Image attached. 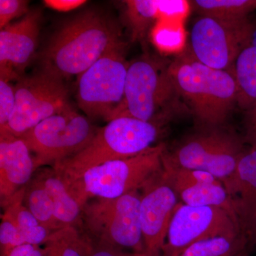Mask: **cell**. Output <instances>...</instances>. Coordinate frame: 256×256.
I'll return each instance as SVG.
<instances>
[{
	"label": "cell",
	"mask_w": 256,
	"mask_h": 256,
	"mask_svg": "<svg viewBox=\"0 0 256 256\" xmlns=\"http://www.w3.org/2000/svg\"><path fill=\"white\" fill-rule=\"evenodd\" d=\"M124 46L112 20L99 11L87 10L54 34L42 52V68L63 79L80 76L104 56Z\"/></svg>",
	"instance_id": "1"
},
{
	"label": "cell",
	"mask_w": 256,
	"mask_h": 256,
	"mask_svg": "<svg viewBox=\"0 0 256 256\" xmlns=\"http://www.w3.org/2000/svg\"><path fill=\"white\" fill-rule=\"evenodd\" d=\"M172 80L180 99L190 108L201 128L222 127L237 106V84L233 70L200 63L190 52L170 64Z\"/></svg>",
	"instance_id": "2"
},
{
	"label": "cell",
	"mask_w": 256,
	"mask_h": 256,
	"mask_svg": "<svg viewBox=\"0 0 256 256\" xmlns=\"http://www.w3.org/2000/svg\"><path fill=\"white\" fill-rule=\"evenodd\" d=\"M162 124L132 118H117L98 128L82 150L52 168L65 182H70L95 166L138 156L152 146Z\"/></svg>",
	"instance_id": "3"
},
{
	"label": "cell",
	"mask_w": 256,
	"mask_h": 256,
	"mask_svg": "<svg viewBox=\"0 0 256 256\" xmlns=\"http://www.w3.org/2000/svg\"><path fill=\"white\" fill-rule=\"evenodd\" d=\"M166 151V146L160 143L132 158L95 166L76 180L64 182L82 208L92 198H114L140 191L162 170Z\"/></svg>",
	"instance_id": "4"
},
{
	"label": "cell",
	"mask_w": 256,
	"mask_h": 256,
	"mask_svg": "<svg viewBox=\"0 0 256 256\" xmlns=\"http://www.w3.org/2000/svg\"><path fill=\"white\" fill-rule=\"evenodd\" d=\"M170 64L150 55L130 62L124 100L109 121L129 117L164 122L170 117L180 98L170 76Z\"/></svg>",
	"instance_id": "5"
},
{
	"label": "cell",
	"mask_w": 256,
	"mask_h": 256,
	"mask_svg": "<svg viewBox=\"0 0 256 256\" xmlns=\"http://www.w3.org/2000/svg\"><path fill=\"white\" fill-rule=\"evenodd\" d=\"M140 198V192L134 191L118 198L88 201L82 208V225L99 245L146 255Z\"/></svg>",
	"instance_id": "6"
},
{
	"label": "cell",
	"mask_w": 256,
	"mask_h": 256,
	"mask_svg": "<svg viewBox=\"0 0 256 256\" xmlns=\"http://www.w3.org/2000/svg\"><path fill=\"white\" fill-rule=\"evenodd\" d=\"M244 138L222 127L201 128L181 141L165 162L184 169L201 170L220 182L233 174L247 150Z\"/></svg>",
	"instance_id": "7"
},
{
	"label": "cell",
	"mask_w": 256,
	"mask_h": 256,
	"mask_svg": "<svg viewBox=\"0 0 256 256\" xmlns=\"http://www.w3.org/2000/svg\"><path fill=\"white\" fill-rule=\"evenodd\" d=\"M98 128L72 106L42 121L21 137L31 152L35 169L53 168L77 154L92 141Z\"/></svg>",
	"instance_id": "8"
},
{
	"label": "cell",
	"mask_w": 256,
	"mask_h": 256,
	"mask_svg": "<svg viewBox=\"0 0 256 256\" xmlns=\"http://www.w3.org/2000/svg\"><path fill=\"white\" fill-rule=\"evenodd\" d=\"M14 88V112L0 132L21 137L42 121L70 106L64 79L43 68L28 76L20 77Z\"/></svg>",
	"instance_id": "9"
},
{
	"label": "cell",
	"mask_w": 256,
	"mask_h": 256,
	"mask_svg": "<svg viewBox=\"0 0 256 256\" xmlns=\"http://www.w3.org/2000/svg\"><path fill=\"white\" fill-rule=\"evenodd\" d=\"M126 48L124 46L112 50L79 76L77 101L88 117L109 122L124 100L130 64Z\"/></svg>",
	"instance_id": "10"
},
{
	"label": "cell",
	"mask_w": 256,
	"mask_h": 256,
	"mask_svg": "<svg viewBox=\"0 0 256 256\" xmlns=\"http://www.w3.org/2000/svg\"><path fill=\"white\" fill-rule=\"evenodd\" d=\"M252 26L248 18L224 21L201 16L192 26L190 54L210 68L232 70L239 54L248 46Z\"/></svg>",
	"instance_id": "11"
},
{
	"label": "cell",
	"mask_w": 256,
	"mask_h": 256,
	"mask_svg": "<svg viewBox=\"0 0 256 256\" xmlns=\"http://www.w3.org/2000/svg\"><path fill=\"white\" fill-rule=\"evenodd\" d=\"M242 234L238 222L223 208L178 203L170 223L163 256H174L206 239L232 238Z\"/></svg>",
	"instance_id": "12"
},
{
	"label": "cell",
	"mask_w": 256,
	"mask_h": 256,
	"mask_svg": "<svg viewBox=\"0 0 256 256\" xmlns=\"http://www.w3.org/2000/svg\"><path fill=\"white\" fill-rule=\"evenodd\" d=\"M140 192V212L146 255L160 256L166 244L178 196L163 169Z\"/></svg>",
	"instance_id": "13"
},
{
	"label": "cell",
	"mask_w": 256,
	"mask_h": 256,
	"mask_svg": "<svg viewBox=\"0 0 256 256\" xmlns=\"http://www.w3.org/2000/svg\"><path fill=\"white\" fill-rule=\"evenodd\" d=\"M41 12L30 11L20 21L0 32V77L20 78L34 56L41 23Z\"/></svg>",
	"instance_id": "14"
},
{
	"label": "cell",
	"mask_w": 256,
	"mask_h": 256,
	"mask_svg": "<svg viewBox=\"0 0 256 256\" xmlns=\"http://www.w3.org/2000/svg\"><path fill=\"white\" fill-rule=\"evenodd\" d=\"M35 172L33 156L22 138L0 132V200L2 208L28 186Z\"/></svg>",
	"instance_id": "15"
},
{
	"label": "cell",
	"mask_w": 256,
	"mask_h": 256,
	"mask_svg": "<svg viewBox=\"0 0 256 256\" xmlns=\"http://www.w3.org/2000/svg\"><path fill=\"white\" fill-rule=\"evenodd\" d=\"M222 182L233 202L242 233L247 236L256 224V149L249 148L233 174Z\"/></svg>",
	"instance_id": "16"
},
{
	"label": "cell",
	"mask_w": 256,
	"mask_h": 256,
	"mask_svg": "<svg viewBox=\"0 0 256 256\" xmlns=\"http://www.w3.org/2000/svg\"><path fill=\"white\" fill-rule=\"evenodd\" d=\"M37 176L41 180L53 202L56 218L62 228H78L82 224V208L69 191L63 178L53 168H44Z\"/></svg>",
	"instance_id": "17"
},
{
	"label": "cell",
	"mask_w": 256,
	"mask_h": 256,
	"mask_svg": "<svg viewBox=\"0 0 256 256\" xmlns=\"http://www.w3.org/2000/svg\"><path fill=\"white\" fill-rule=\"evenodd\" d=\"M26 188L18 192L4 207L2 214L13 224L24 240L25 244L40 246L44 244L52 232L41 225L24 204Z\"/></svg>",
	"instance_id": "18"
},
{
	"label": "cell",
	"mask_w": 256,
	"mask_h": 256,
	"mask_svg": "<svg viewBox=\"0 0 256 256\" xmlns=\"http://www.w3.org/2000/svg\"><path fill=\"white\" fill-rule=\"evenodd\" d=\"M232 70L237 84V106L246 111L256 102V46L244 48Z\"/></svg>",
	"instance_id": "19"
},
{
	"label": "cell",
	"mask_w": 256,
	"mask_h": 256,
	"mask_svg": "<svg viewBox=\"0 0 256 256\" xmlns=\"http://www.w3.org/2000/svg\"><path fill=\"white\" fill-rule=\"evenodd\" d=\"M94 248L77 227L68 226L52 232L42 249L44 256H89Z\"/></svg>",
	"instance_id": "20"
},
{
	"label": "cell",
	"mask_w": 256,
	"mask_h": 256,
	"mask_svg": "<svg viewBox=\"0 0 256 256\" xmlns=\"http://www.w3.org/2000/svg\"><path fill=\"white\" fill-rule=\"evenodd\" d=\"M183 204L192 206H216L228 212L238 222L232 198L220 180L195 185L178 194Z\"/></svg>",
	"instance_id": "21"
},
{
	"label": "cell",
	"mask_w": 256,
	"mask_h": 256,
	"mask_svg": "<svg viewBox=\"0 0 256 256\" xmlns=\"http://www.w3.org/2000/svg\"><path fill=\"white\" fill-rule=\"evenodd\" d=\"M24 204L47 230L53 232L62 228L56 218L53 202L37 175L26 186Z\"/></svg>",
	"instance_id": "22"
},
{
	"label": "cell",
	"mask_w": 256,
	"mask_h": 256,
	"mask_svg": "<svg viewBox=\"0 0 256 256\" xmlns=\"http://www.w3.org/2000/svg\"><path fill=\"white\" fill-rule=\"evenodd\" d=\"M247 238L216 237L195 242L174 256H250Z\"/></svg>",
	"instance_id": "23"
},
{
	"label": "cell",
	"mask_w": 256,
	"mask_h": 256,
	"mask_svg": "<svg viewBox=\"0 0 256 256\" xmlns=\"http://www.w3.org/2000/svg\"><path fill=\"white\" fill-rule=\"evenodd\" d=\"M191 4L201 16L239 21L256 9V0H195Z\"/></svg>",
	"instance_id": "24"
},
{
	"label": "cell",
	"mask_w": 256,
	"mask_h": 256,
	"mask_svg": "<svg viewBox=\"0 0 256 256\" xmlns=\"http://www.w3.org/2000/svg\"><path fill=\"white\" fill-rule=\"evenodd\" d=\"M126 4V16L132 41H140L154 20L160 18V1L129 0Z\"/></svg>",
	"instance_id": "25"
},
{
	"label": "cell",
	"mask_w": 256,
	"mask_h": 256,
	"mask_svg": "<svg viewBox=\"0 0 256 256\" xmlns=\"http://www.w3.org/2000/svg\"><path fill=\"white\" fill-rule=\"evenodd\" d=\"M180 15H169L162 16L169 20L158 24L153 30V41L156 44L158 50L163 53H180L185 46V32L182 25H174L172 20L175 18H183Z\"/></svg>",
	"instance_id": "26"
},
{
	"label": "cell",
	"mask_w": 256,
	"mask_h": 256,
	"mask_svg": "<svg viewBox=\"0 0 256 256\" xmlns=\"http://www.w3.org/2000/svg\"><path fill=\"white\" fill-rule=\"evenodd\" d=\"M1 220L0 248L1 256H2L11 252L14 248L26 244L21 234L18 232V229L8 216L2 214Z\"/></svg>",
	"instance_id": "27"
},
{
	"label": "cell",
	"mask_w": 256,
	"mask_h": 256,
	"mask_svg": "<svg viewBox=\"0 0 256 256\" xmlns=\"http://www.w3.org/2000/svg\"><path fill=\"white\" fill-rule=\"evenodd\" d=\"M9 79L0 78V129L6 127L15 107V88Z\"/></svg>",
	"instance_id": "28"
},
{
	"label": "cell",
	"mask_w": 256,
	"mask_h": 256,
	"mask_svg": "<svg viewBox=\"0 0 256 256\" xmlns=\"http://www.w3.org/2000/svg\"><path fill=\"white\" fill-rule=\"evenodd\" d=\"M28 2L24 0H0V28L2 30L15 18L28 12Z\"/></svg>",
	"instance_id": "29"
},
{
	"label": "cell",
	"mask_w": 256,
	"mask_h": 256,
	"mask_svg": "<svg viewBox=\"0 0 256 256\" xmlns=\"http://www.w3.org/2000/svg\"><path fill=\"white\" fill-rule=\"evenodd\" d=\"M242 138L249 148L256 149V102L246 111Z\"/></svg>",
	"instance_id": "30"
},
{
	"label": "cell",
	"mask_w": 256,
	"mask_h": 256,
	"mask_svg": "<svg viewBox=\"0 0 256 256\" xmlns=\"http://www.w3.org/2000/svg\"><path fill=\"white\" fill-rule=\"evenodd\" d=\"M44 4L48 8L60 12H68L76 9L86 3L84 0H45Z\"/></svg>",
	"instance_id": "31"
},
{
	"label": "cell",
	"mask_w": 256,
	"mask_h": 256,
	"mask_svg": "<svg viewBox=\"0 0 256 256\" xmlns=\"http://www.w3.org/2000/svg\"><path fill=\"white\" fill-rule=\"evenodd\" d=\"M89 256H146L141 254H133V252H126L121 249L108 246L106 245H99L98 244L94 248V250Z\"/></svg>",
	"instance_id": "32"
},
{
	"label": "cell",
	"mask_w": 256,
	"mask_h": 256,
	"mask_svg": "<svg viewBox=\"0 0 256 256\" xmlns=\"http://www.w3.org/2000/svg\"><path fill=\"white\" fill-rule=\"evenodd\" d=\"M2 256H44V252L40 246L24 244Z\"/></svg>",
	"instance_id": "33"
},
{
	"label": "cell",
	"mask_w": 256,
	"mask_h": 256,
	"mask_svg": "<svg viewBox=\"0 0 256 256\" xmlns=\"http://www.w3.org/2000/svg\"><path fill=\"white\" fill-rule=\"evenodd\" d=\"M248 247L249 252H256V224L254 228L250 230V233L248 234L247 236Z\"/></svg>",
	"instance_id": "34"
}]
</instances>
